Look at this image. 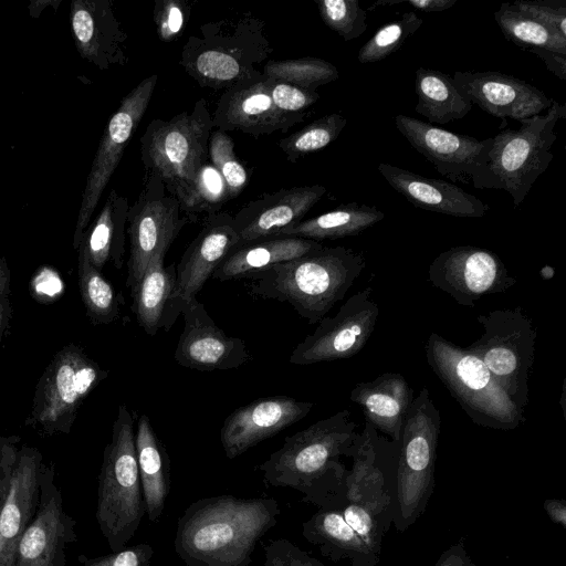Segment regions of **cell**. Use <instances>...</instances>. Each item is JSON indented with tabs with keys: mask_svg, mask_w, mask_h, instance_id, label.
<instances>
[{
	"mask_svg": "<svg viewBox=\"0 0 566 566\" xmlns=\"http://www.w3.org/2000/svg\"><path fill=\"white\" fill-rule=\"evenodd\" d=\"M280 513L272 497L200 499L178 518L175 551L187 566H249L256 543Z\"/></svg>",
	"mask_w": 566,
	"mask_h": 566,
	"instance_id": "1",
	"label": "cell"
},
{
	"mask_svg": "<svg viewBox=\"0 0 566 566\" xmlns=\"http://www.w3.org/2000/svg\"><path fill=\"white\" fill-rule=\"evenodd\" d=\"M357 436V423L344 409L285 437L283 446L259 465L263 483L294 489L303 494L302 502L318 509L338 506L347 473L340 457H352Z\"/></svg>",
	"mask_w": 566,
	"mask_h": 566,
	"instance_id": "2",
	"label": "cell"
},
{
	"mask_svg": "<svg viewBox=\"0 0 566 566\" xmlns=\"http://www.w3.org/2000/svg\"><path fill=\"white\" fill-rule=\"evenodd\" d=\"M365 268L363 253L345 247H323L245 279L253 282V294L289 303L308 324H316L345 297Z\"/></svg>",
	"mask_w": 566,
	"mask_h": 566,
	"instance_id": "3",
	"label": "cell"
},
{
	"mask_svg": "<svg viewBox=\"0 0 566 566\" xmlns=\"http://www.w3.org/2000/svg\"><path fill=\"white\" fill-rule=\"evenodd\" d=\"M262 20L249 14L205 23L190 35L179 64L203 88L229 90L262 75L272 53Z\"/></svg>",
	"mask_w": 566,
	"mask_h": 566,
	"instance_id": "4",
	"label": "cell"
},
{
	"mask_svg": "<svg viewBox=\"0 0 566 566\" xmlns=\"http://www.w3.org/2000/svg\"><path fill=\"white\" fill-rule=\"evenodd\" d=\"M212 130L208 104L200 98L189 112H181L168 120L153 119L140 137L145 172L160 178L168 192L179 201L182 213L189 206L196 174L209 160Z\"/></svg>",
	"mask_w": 566,
	"mask_h": 566,
	"instance_id": "5",
	"label": "cell"
},
{
	"mask_svg": "<svg viewBox=\"0 0 566 566\" xmlns=\"http://www.w3.org/2000/svg\"><path fill=\"white\" fill-rule=\"evenodd\" d=\"M145 504L137 464L134 417L118 407L98 474L96 521L112 552L126 547L139 527Z\"/></svg>",
	"mask_w": 566,
	"mask_h": 566,
	"instance_id": "6",
	"label": "cell"
},
{
	"mask_svg": "<svg viewBox=\"0 0 566 566\" xmlns=\"http://www.w3.org/2000/svg\"><path fill=\"white\" fill-rule=\"evenodd\" d=\"M427 363L470 419L482 427L512 430L525 420L483 361L465 347L458 346L437 333L426 345Z\"/></svg>",
	"mask_w": 566,
	"mask_h": 566,
	"instance_id": "7",
	"label": "cell"
},
{
	"mask_svg": "<svg viewBox=\"0 0 566 566\" xmlns=\"http://www.w3.org/2000/svg\"><path fill=\"white\" fill-rule=\"evenodd\" d=\"M565 117V105L553 101L546 114L522 119L517 129L492 137L485 166L473 187L505 190L515 206L522 203L552 161L551 149L557 139L554 128Z\"/></svg>",
	"mask_w": 566,
	"mask_h": 566,
	"instance_id": "8",
	"label": "cell"
},
{
	"mask_svg": "<svg viewBox=\"0 0 566 566\" xmlns=\"http://www.w3.org/2000/svg\"><path fill=\"white\" fill-rule=\"evenodd\" d=\"M440 431V411L423 387L403 419L399 441L392 520L399 532L424 513L432 495Z\"/></svg>",
	"mask_w": 566,
	"mask_h": 566,
	"instance_id": "9",
	"label": "cell"
},
{
	"mask_svg": "<svg viewBox=\"0 0 566 566\" xmlns=\"http://www.w3.org/2000/svg\"><path fill=\"white\" fill-rule=\"evenodd\" d=\"M107 375L82 347L64 346L38 381L27 423L48 436L70 433L83 401Z\"/></svg>",
	"mask_w": 566,
	"mask_h": 566,
	"instance_id": "10",
	"label": "cell"
},
{
	"mask_svg": "<svg viewBox=\"0 0 566 566\" xmlns=\"http://www.w3.org/2000/svg\"><path fill=\"white\" fill-rule=\"evenodd\" d=\"M482 336L465 347L478 356L521 411L528 403L536 329L521 306L478 316Z\"/></svg>",
	"mask_w": 566,
	"mask_h": 566,
	"instance_id": "11",
	"label": "cell"
},
{
	"mask_svg": "<svg viewBox=\"0 0 566 566\" xmlns=\"http://www.w3.org/2000/svg\"><path fill=\"white\" fill-rule=\"evenodd\" d=\"M187 223L189 219L181 212L179 201L160 178L145 172L142 190L127 214L126 287L132 291L138 284L151 256L159 251L167 253Z\"/></svg>",
	"mask_w": 566,
	"mask_h": 566,
	"instance_id": "12",
	"label": "cell"
},
{
	"mask_svg": "<svg viewBox=\"0 0 566 566\" xmlns=\"http://www.w3.org/2000/svg\"><path fill=\"white\" fill-rule=\"evenodd\" d=\"M158 75L142 80L120 102L108 120L87 176L73 245L78 249L93 212L117 168L125 148L145 115L157 85Z\"/></svg>",
	"mask_w": 566,
	"mask_h": 566,
	"instance_id": "13",
	"label": "cell"
},
{
	"mask_svg": "<svg viewBox=\"0 0 566 566\" xmlns=\"http://www.w3.org/2000/svg\"><path fill=\"white\" fill-rule=\"evenodd\" d=\"M379 315L373 287L352 295L334 316H324L316 329L293 349L289 363L304 366L349 358L370 338Z\"/></svg>",
	"mask_w": 566,
	"mask_h": 566,
	"instance_id": "14",
	"label": "cell"
},
{
	"mask_svg": "<svg viewBox=\"0 0 566 566\" xmlns=\"http://www.w3.org/2000/svg\"><path fill=\"white\" fill-rule=\"evenodd\" d=\"M428 276L434 287L469 307L483 296L505 292L516 283L497 254L472 245L441 252L431 262Z\"/></svg>",
	"mask_w": 566,
	"mask_h": 566,
	"instance_id": "15",
	"label": "cell"
},
{
	"mask_svg": "<svg viewBox=\"0 0 566 566\" xmlns=\"http://www.w3.org/2000/svg\"><path fill=\"white\" fill-rule=\"evenodd\" d=\"M75 520L63 506L53 463H43L35 515L24 531L14 566H65L66 545L76 542Z\"/></svg>",
	"mask_w": 566,
	"mask_h": 566,
	"instance_id": "16",
	"label": "cell"
},
{
	"mask_svg": "<svg viewBox=\"0 0 566 566\" xmlns=\"http://www.w3.org/2000/svg\"><path fill=\"white\" fill-rule=\"evenodd\" d=\"M395 125L439 174L453 181L474 184L485 166L492 138L479 140L402 114L395 116Z\"/></svg>",
	"mask_w": 566,
	"mask_h": 566,
	"instance_id": "17",
	"label": "cell"
},
{
	"mask_svg": "<svg viewBox=\"0 0 566 566\" xmlns=\"http://www.w3.org/2000/svg\"><path fill=\"white\" fill-rule=\"evenodd\" d=\"M185 326L174 354L182 367L200 371L242 366L251 356L245 342L226 334L196 297L180 303Z\"/></svg>",
	"mask_w": 566,
	"mask_h": 566,
	"instance_id": "18",
	"label": "cell"
},
{
	"mask_svg": "<svg viewBox=\"0 0 566 566\" xmlns=\"http://www.w3.org/2000/svg\"><path fill=\"white\" fill-rule=\"evenodd\" d=\"M213 129L224 133L241 132L259 138L285 133L306 118V113H286L279 109L269 93V81L263 75L226 90L216 104Z\"/></svg>",
	"mask_w": 566,
	"mask_h": 566,
	"instance_id": "19",
	"label": "cell"
},
{
	"mask_svg": "<svg viewBox=\"0 0 566 566\" xmlns=\"http://www.w3.org/2000/svg\"><path fill=\"white\" fill-rule=\"evenodd\" d=\"M314 402L276 395L255 399L233 410L220 430L222 449L234 459L261 441L306 417Z\"/></svg>",
	"mask_w": 566,
	"mask_h": 566,
	"instance_id": "20",
	"label": "cell"
},
{
	"mask_svg": "<svg viewBox=\"0 0 566 566\" xmlns=\"http://www.w3.org/2000/svg\"><path fill=\"white\" fill-rule=\"evenodd\" d=\"M452 78L472 105L502 119L521 122L548 109L554 101L538 87L496 71H457Z\"/></svg>",
	"mask_w": 566,
	"mask_h": 566,
	"instance_id": "21",
	"label": "cell"
},
{
	"mask_svg": "<svg viewBox=\"0 0 566 566\" xmlns=\"http://www.w3.org/2000/svg\"><path fill=\"white\" fill-rule=\"evenodd\" d=\"M240 244L233 217L220 211L203 222L176 265L174 308L180 314V303L196 297L228 253Z\"/></svg>",
	"mask_w": 566,
	"mask_h": 566,
	"instance_id": "22",
	"label": "cell"
},
{
	"mask_svg": "<svg viewBox=\"0 0 566 566\" xmlns=\"http://www.w3.org/2000/svg\"><path fill=\"white\" fill-rule=\"evenodd\" d=\"M43 463L36 448H19L9 492L0 509V566H14L19 542L38 509Z\"/></svg>",
	"mask_w": 566,
	"mask_h": 566,
	"instance_id": "23",
	"label": "cell"
},
{
	"mask_svg": "<svg viewBox=\"0 0 566 566\" xmlns=\"http://www.w3.org/2000/svg\"><path fill=\"white\" fill-rule=\"evenodd\" d=\"M325 193L322 185L294 186L248 202L232 216L240 244L271 238L298 223Z\"/></svg>",
	"mask_w": 566,
	"mask_h": 566,
	"instance_id": "24",
	"label": "cell"
},
{
	"mask_svg": "<svg viewBox=\"0 0 566 566\" xmlns=\"http://www.w3.org/2000/svg\"><path fill=\"white\" fill-rule=\"evenodd\" d=\"M378 171L391 188L415 207L458 218H481L489 211L486 203L454 184L390 164H379Z\"/></svg>",
	"mask_w": 566,
	"mask_h": 566,
	"instance_id": "25",
	"label": "cell"
},
{
	"mask_svg": "<svg viewBox=\"0 0 566 566\" xmlns=\"http://www.w3.org/2000/svg\"><path fill=\"white\" fill-rule=\"evenodd\" d=\"M71 23L77 49L84 57L99 69L126 64L124 44L127 34L109 1H74Z\"/></svg>",
	"mask_w": 566,
	"mask_h": 566,
	"instance_id": "26",
	"label": "cell"
},
{
	"mask_svg": "<svg viewBox=\"0 0 566 566\" xmlns=\"http://www.w3.org/2000/svg\"><path fill=\"white\" fill-rule=\"evenodd\" d=\"M412 394L401 374L384 373L371 381L356 384L349 398L361 408L367 423L399 444Z\"/></svg>",
	"mask_w": 566,
	"mask_h": 566,
	"instance_id": "27",
	"label": "cell"
},
{
	"mask_svg": "<svg viewBox=\"0 0 566 566\" xmlns=\"http://www.w3.org/2000/svg\"><path fill=\"white\" fill-rule=\"evenodd\" d=\"M166 252L159 251L149 260L138 284L130 291L132 311L138 325L148 335L159 328L168 331L178 314L174 308L176 265H165Z\"/></svg>",
	"mask_w": 566,
	"mask_h": 566,
	"instance_id": "28",
	"label": "cell"
},
{
	"mask_svg": "<svg viewBox=\"0 0 566 566\" xmlns=\"http://www.w3.org/2000/svg\"><path fill=\"white\" fill-rule=\"evenodd\" d=\"M323 247L318 241L298 237L265 238L242 243L228 253L211 277L218 281L245 279L271 265L297 259Z\"/></svg>",
	"mask_w": 566,
	"mask_h": 566,
	"instance_id": "29",
	"label": "cell"
},
{
	"mask_svg": "<svg viewBox=\"0 0 566 566\" xmlns=\"http://www.w3.org/2000/svg\"><path fill=\"white\" fill-rule=\"evenodd\" d=\"M302 535L333 562L348 559L349 566H376L380 560L347 524L338 506L318 509L302 523Z\"/></svg>",
	"mask_w": 566,
	"mask_h": 566,
	"instance_id": "30",
	"label": "cell"
},
{
	"mask_svg": "<svg viewBox=\"0 0 566 566\" xmlns=\"http://www.w3.org/2000/svg\"><path fill=\"white\" fill-rule=\"evenodd\" d=\"M137 464L148 520L157 523L170 489V461L147 415H142L135 433Z\"/></svg>",
	"mask_w": 566,
	"mask_h": 566,
	"instance_id": "31",
	"label": "cell"
},
{
	"mask_svg": "<svg viewBox=\"0 0 566 566\" xmlns=\"http://www.w3.org/2000/svg\"><path fill=\"white\" fill-rule=\"evenodd\" d=\"M128 209V199L112 190L97 218L82 237L78 248L101 272L107 261H112L117 270L123 266Z\"/></svg>",
	"mask_w": 566,
	"mask_h": 566,
	"instance_id": "32",
	"label": "cell"
},
{
	"mask_svg": "<svg viewBox=\"0 0 566 566\" xmlns=\"http://www.w3.org/2000/svg\"><path fill=\"white\" fill-rule=\"evenodd\" d=\"M385 218L374 206L358 202L343 203L316 217L302 220L279 231L275 237H298L315 241L336 240L358 235Z\"/></svg>",
	"mask_w": 566,
	"mask_h": 566,
	"instance_id": "33",
	"label": "cell"
},
{
	"mask_svg": "<svg viewBox=\"0 0 566 566\" xmlns=\"http://www.w3.org/2000/svg\"><path fill=\"white\" fill-rule=\"evenodd\" d=\"M416 112L429 124H448L461 119L472 109V104L457 87L449 75L428 67L416 71Z\"/></svg>",
	"mask_w": 566,
	"mask_h": 566,
	"instance_id": "34",
	"label": "cell"
},
{
	"mask_svg": "<svg viewBox=\"0 0 566 566\" xmlns=\"http://www.w3.org/2000/svg\"><path fill=\"white\" fill-rule=\"evenodd\" d=\"M338 507L368 549L380 556L382 537L394 520V500L389 496L367 501L344 499Z\"/></svg>",
	"mask_w": 566,
	"mask_h": 566,
	"instance_id": "35",
	"label": "cell"
},
{
	"mask_svg": "<svg viewBox=\"0 0 566 566\" xmlns=\"http://www.w3.org/2000/svg\"><path fill=\"white\" fill-rule=\"evenodd\" d=\"M494 19L504 36L514 44L566 54V39L560 38L513 3H502Z\"/></svg>",
	"mask_w": 566,
	"mask_h": 566,
	"instance_id": "36",
	"label": "cell"
},
{
	"mask_svg": "<svg viewBox=\"0 0 566 566\" xmlns=\"http://www.w3.org/2000/svg\"><path fill=\"white\" fill-rule=\"evenodd\" d=\"M78 285L86 314L93 324H111L119 318L113 285L91 264L82 248H78Z\"/></svg>",
	"mask_w": 566,
	"mask_h": 566,
	"instance_id": "37",
	"label": "cell"
},
{
	"mask_svg": "<svg viewBox=\"0 0 566 566\" xmlns=\"http://www.w3.org/2000/svg\"><path fill=\"white\" fill-rule=\"evenodd\" d=\"M269 80L316 91L318 86L338 80L339 72L331 62L319 57L270 60L261 71Z\"/></svg>",
	"mask_w": 566,
	"mask_h": 566,
	"instance_id": "38",
	"label": "cell"
},
{
	"mask_svg": "<svg viewBox=\"0 0 566 566\" xmlns=\"http://www.w3.org/2000/svg\"><path fill=\"white\" fill-rule=\"evenodd\" d=\"M346 118L333 113L315 119L302 129L281 138L277 147L290 163L318 151L333 143L346 126Z\"/></svg>",
	"mask_w": 566,
	"mask_h": 566,
	"instance_id": "39",
	"label": "cell"
},
{
	"mask_svg": "<svg viewBox=\"0 0 566 566\" xmlns=\"http://www.w3.org/2000/svg\"><path fill=\"white\" fill-rule=\"evenodd\" d=\"M228 200L227 184L219 170L208 160L196 174L191 199L184 216L189 222H205L220 212Z\"/></svg>",
	"mask_w": 566,
	"mask_h": 566,
	"instance_id": "40",
	"label": "cell"
},
{
	"mask_svg": "<svg viewBox=\"0 0 566 566\" xmlns=\"http://www.w3.org/2000/svg\"><path fill=\"white\" fill-rule=\"evenodd\" d=\"M423 23L413 11L405 12L398 19L380 27L359 49L358 61L361 64L381 61L396 52L405 41Z\"/></svg>",
	"mask_w": 566,
	"mask_h": 566,
	"instance_id": "41",
	"label": "cell"
},
{
	"mask_svg": "<svg viewBox=\"0 0 566 566\" xmlns=\"http://www.w3.org/2000/svg\"><path fill=\"white\" fill-rule=\"evenodd\" d=\"M209 161L223 177L229 200L238 197L247 187L249 175L234 151V142L228 133L213 129L208 145Z\"/></svg>",
	"mask_w": 566,
	"mask_h": 566,
	"instance_id": "42",
	"label": "cell"
},
{
	"mask_svg": "<svg viewBox=\"0 0 566 566\" xmlns=\"http://www.w3.org/2000/svg\"><path fill=\"white\" fill-rule=\"evenodd\" d=\"M316 4L326 27L344 41L357 39L366 31V11L357 0H319Z\"/></svg>",
	"mask_w": 566,
	"mask_h": 566,
	"instance_id": "43",
	"label": "cell"
},
{
	"mask_svg": "<svg viewBox=\"0 0 566 566\" xmlns=\"http://www.w3.org/2000/svg\"><path fill=\"white\" fill-rule=\"evenodd\" d=\"M190 18V9L184 0H157L153 19L158 39L169 43L182 33Z\"/></svg>",
	"mask_w": 566,
	"mask_h": 566,
	"instance_id": "44",
	"label": "cell"
},
{
	"mask_svg": "<svg viewBox=\"0 0 566 566\" xmlns=\"http://www.w3.org/2000/svg\"><path fill=\"white\" fill-rule=\"evenodd\" d=\"M513 4L537 22L566 39V3L563 0H517Z\"/></svg>",
	"mask_w": 566,
	"mask_h": 566,
	"instance_id": "45",
	"label": "cell"
},
{
	"mask_svg": "<svg viewBox=\"0 0 566 566\" xmlns=\"http://www.w3.org/2000/svg\"><path fill=\"white\" fill-rule=\"evenodd\" d=\"M263 566H326L285 538L264 544Z\"/></svg>",
	"mask_w": 566,
	"mask_h": 566,
	"instance_id": "46",
	"label": "cell"
},
{
	"mask_svg": "<svg viewBox=\"0 0 566 566\" xmlns=\"http://www.w3.org/2000/svg\"><path fill=\"white\" fill-rule=\"evenodd\" d=\"M266 78V77H265ZM269 93L273 104L286 113H302L319 99L316 91L269 80Z\"/></svg>",
	"mask_w": 566,
	"mask_h": 566,
	"instance_id": "47",
	"label": "cell"
},
{
	"mask_svg": "<svg viewBox=\"0 0 566 566\" xmlns=\"http://www.w3.org/2000/svg\"><path fill=\"white\" fill-rule=\"evenodd\" d=\"M154 548L149 544H137L111 554L87 558L78 557L82 566H150Z\"/></svg>",
	"mask_w": 566,
	"mask_h": 566,
	"instance_id": "48",
	"label": "cell"
},
{
	"mask_svg": "<svg viewBox=\"0 0 566 566\" xmlns=\"http://www.w3.org/2000/svg\"><path fill=\"white\" fill-rule=\"evenodd\" d=\"M19 437L0 438V509L10 488L11 475L19 451Z\"/></svg>",
	"mask_w": 566,
	"mask_h": 566,
	"instance_id": "49",
	"label": "cell"
},
{
	"mask_svg": "<svg viewBox=\"0 0 566 566\" xmlns=\"http://www.w3.org/2000/svg\"><path fill=\"white\" fill-rule=\"evenodd\" d=\"M11 316V272L4 256L0 255V346L10 325Z\"/></svg>",
	"mask_w": 566,
	"mask_h": 566,
	"instance_id": "50",
	"label": "cell"
},
{
	"mask_svg": "<svg viewBox=\"0 0 566 566\" xmlns=\"http://www.w3.org/2000/svg\"><path fill=\"white\" fill-rule=\"evenodd\" d=\"M458 0H377L369 10L381 6L407 4L422 12H440L450 9Z\"/></svg>",
	"mask_w": 566,
	"mask_h": 566,
	"instance_id": "51",
	"label": "cell"
},
{
	"mask_svg": "<svg viewBox=\"0 0 566 566\" xmlns=\"http://www.w3.org/2000/svg\"><path fill=\"white\" fill-rule=\"evenodd\" d=\"M434 566H476L468 554L463 541L447 548Z\"/></svg>",
	"mask_w": 566,
	"mask_h": 566,
	"instance_id": "52",
	"label": "cell"
},
{
	"mask_svg": "<svg viewBox=\"0 0 566 566\" xmlns=\"http://www.w3.org/2000/svg\"><path fill=\"white\" fill-rule=\"evenodd\" d=\"M532 53L538 56L548 71L559 80H566V54L556 53L544 49H530Z\"/></svg>",
	"mask_w": 566,
	"mask_h": 566,
	"instance_id": "53",
	"label": "cell"
},
{
	"mask_svg": "<svg viewBox=\"0 0 566 566\" xmlns=\"http://www.w3.org/2000/svg\"><path fill=\"white\" fill-rule=\"evenodd\" d=\"M544 510L551 520L566 528V502L558 499H547L544 501Z\"/></svg>",
	"mask_w": 566,
	"mask_h": 566,
	"instance_id": "54",
	"label": "cell"
},
{
	"mask_svg": "<svg viewBox=\"0 0 566 566\" xmlns=\"http://www.w3.org/2000/svg\"><path fill=\"white\" fill-rule=\"evenodd\" d=\"M539 275L543 280H551L555 275V269L551 265H545L539 270Z\"/></svg>",
	"mask_w": 566,
	"mask_h": 566,
	"instance_id": "55",
	"label": "cell"
}]
</instances>
